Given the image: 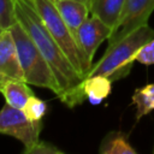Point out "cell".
<instances>
[{"label": "cell", "mask_w": 154, "mask_h": 154, "mask_svg": "<svg viewBox=\"0 0 154 154\" xmlns=\"http://www.w3.org/2000/svg\"><path fill=\"white\" fill-rule=\"evenodd\" d=\"M99 152L101 154H136L126 136L120 131L107 134L100 144Z\"/></svg>", "instance_id": "13"}, {"label": "cell", "mask_w": 154, "mask_h": 154, "mask_svg": "<svg viewBox=\"0 0 154 154\" xmlns=\"http://www.w3.org/2000/svg\"><path fill=\"white\" fill-rule=\"evenodd\" d=\"M63 153L64 152L59 149L57 146L41 140H38L29 150L25 152V154H63Z\"/></svg>", "instance_id": "18"}, {"label": "cell", "mask_w": 154, "mask_h": 154, "mask_svg": "<svg viewBox=\"0 0 154 154\" xmlns=\"http://www.w3.org/2000/svg\"><path fill=\"white\" fill-rule=\"evenodd\" d=\"M136 61L143 65H153L154 64V38L149 40L136 54Z\"/></svg>", "instance_id": "17"}, {"label": "cell", "mask_w": 154, "mask_h": 154, "mask_svg": "<svg viewBox=\"0 0 154 154\" xmlns=\"http://www.w3.org/2000/svg\"><path fill=\"white\" fill-rule=\"evenodd\" d=\"M16 18L48 63L59 85V99L67 107L72 108L83 103L87 99L82 82L83 77L69 60L59 43L52 36L38 14L32 0H14Z\"/></svg>", "instance_id": "1"}, {"label": "cell", "mask_w": 154, "mask_h": 154, "mask_svg": "<svg viewBox=\"0 0 154 154\" xmlns=\"http://www.w3.org/2000/svg\"><path fill=\"white\" fill-rule=\"evenodd\" d=\"M42 130V122L34 123L28 119L23 109L8 103L0 109V134L14 137L24 146V153L38 140Z\"/></svg>", "instance_id": "5"}, {"label": "cell", "mask_w": 154, "mask_h": 154, "mask_svg": "<svg viewBox=\"0 0 154 154\" xmlns=\"http://www.w3.org/2000/svg\"><path fill=\"white\" fill-rule=\"evenodd\" d=\"M10 29L16 42L25 82L30 85L49 89L57 96H59L60 90L54 73L52 72L48 63L36 47L32 38L28 35L18 20L13 23Z\"/></svg>", "instance_id": "3"}, {"label": "cell", "mask_w": 154, "mask_h": 154, "mask_svg": "<svg viewBox=\"0 0 154 154\" xmlns=\"http://www.w3.org/2000/svg\"><path fill=\"white\" fill-rule=\"evenodd\" d=\"M152 38H154V30L149 24H146L112 46H107L105 54L93 65L87 77L101 75L113 82L128 76L134 61H136L137 52Z\"/></svg>", "instance_id": "2"}, {"label": "cell", "mask_w": 154, "mask_h": 154, "mask_svg": "<svg viewBox=\"0 0 154 154\" xmlns=\"http://www.w3.org/2000/svg\"><path fill=\"white\" fill-rule=\"evenodd\" d=\"M81 1H85V2H88V1H89V0H81Z\"/></svg>", "instance_id": "19"}, {"label": "cell", "mask_w": 154, "mask_h": 154, "mask_svg": "<svg viewBox=\"0 0 154 154\" xmlns=\"http://www.w3.org/2000/svg\"><path fill=\"white\" fill-rule=\"evenodd\" d=\"M83 91L87 99L93 103H100L103 99H106L112 90V81L101 75L85 77L82 82Z\"/></svg>", "instance_id": "12"}, {"label": "cell", "mask_w": 154, "mask_h": 154, "mask_svg": "<svg viewBox=\"0 0 154 154\" xmlns=\"http://www.w3.org/2000/svg\"><path fill=\"white\" fill-rule=\"evenodd\" d=\"M17 22L14 0H0V26L1 29L10 28Z\"/></svg>", "instance_id": "16"}, {"label": "cell", "mask_w": 154, "mask_h": 154, "mask_svg": "<svg viewBox=\"0 0 154 154\" xmlns=\"http://www.w3.org/2000/svg\"><path fill=\"white\" fill-rule=\"evenodd\" d=\"M29 85V83L22 79H1L0 94L4 96L6 103L22 109L28 99L34 95Z\"/></svg>", "instance_id": "10"}, {"label": "cell", "mask_w": 154, "mask_h": 154, "mask_svg": "<svg viewBox=\"0 0 154 154\" xmlns=\"http://www.w3.org/2000/svg\"><path fill=\"white\" fill-rule=\"evenodd\" d=\"M1 30H2V29H1V26H0V32H1Z\"/></svg>", "instance_id": "20"}, {"label": "cell", "mask_w": 154, "mask_h": 154, "mask_svg": "<svg viewBox=\"0 0 154 154\" xmlns=\"http://www.w3.org/2000/svg\"><path fill=\"white\" fill-rule=\"evenodd\" d=\"M131 102L136 107L137 120L154 111V83L136 89L131 97Z\"/></svg>", "instance_id": "14"}, {"label": "cell", "mask_w": 154, "mask_h": 154, "mask_svg": "<svg viewBox=\"0 0 154 154\" xmlns=\"http://www.w3.org/2000/svg\"><path fill=\"white\" fill-rule=\"evenodd\" d=\"M111 34L112 28L93 14L88 17L78 28L76 32L77 43L91 64L99 46L105 40H108Z\"/></svg>", "instance_id": "7"}, {"label": "cell", "mask_w": 154, "mask_h": 154, "mask_svg": "<svg viewBox=\"0 0 154 154\" xmlns=\"http://www.w3.org/2000/svg\"><path fill=\"white\" fill-rule=\"evenodd\" d=\"M24 79V72L19 61L16 42L10 28L0 32V81Z\"/></svg>", "instance_id": "8"}, {"label": "cell", "mask_w": 154, "mask_h": 154, "mask_svg": "<svg viewBox=\"0 0 154 154\" xmlns=\"http://www.w3.org/2000/svg\"><path fill=\"white\" fill-rule=\"evenodd\" d=\"M124 2L125 0H89L88 5L90 13L96 16L113 30L120 17Z\"/></svg>", "instance_id": "11"}, {"label": "cell", "mask_w": 154, "mask_h": 154, "mask_svg": "<svg viewBox=\"0 0 154 154\" xmlns=\"http://www.w3.org/2000/svg\"><path fill=\"white\" fill-rule=\"evenodd\" d=\"M153 11L154 0H125L118 23L107 40V46H112L136 29L148 24Z\"/></svg>", "instance_id": "6"}, {"label": "cell", "mask_w": 154, "mask_h": 154, "mask_svg": "<svg viewBox=\"0 0 154 154\" xmlns=\"http://www.w3.org/2000/svg\"><path fill=\"white\" fill-rule=\"evenodd\" d=\"M22 109L29 120H31L34 123H40V122H42L43 117L47 113V103L43 100L32 95L28 99V101L25 102V105Z\"/></svg>", "instance_id": "15"}, {"label": "cell", "mask_w": 154, "mask_h": 154, "mask_svg": "<svg viewBox=\"0 0 154 154\" xmlns=\"http://www.w3.org/2000/svg\"><path fill=\"white\" fill-rule=\"evenodd\" d=\"M38 14L41 16L45 25L59 43L69 60L72 63L78 73L85 78L93 67V64L88 60L85 54L82 52L77 43V40L63 17L60 16L58 8L53 0H32Z\"/></svg>", "instance_id": "4"}, {"label": "cell", "mask_w": 154, "mask_h": 154, "mask_svg": "<svg viewBox=\"0 0 154 154\" xmlns=\"http://www.w3.org/2000/svg\"><path fill=\"white\" fill-rule=\"evenodd\" d=\"M60 16L76 37L81 24L89 17L90 8L88 2L81 0H53Z\"/></svg>", "instance_id": "9"}]
</instances>
